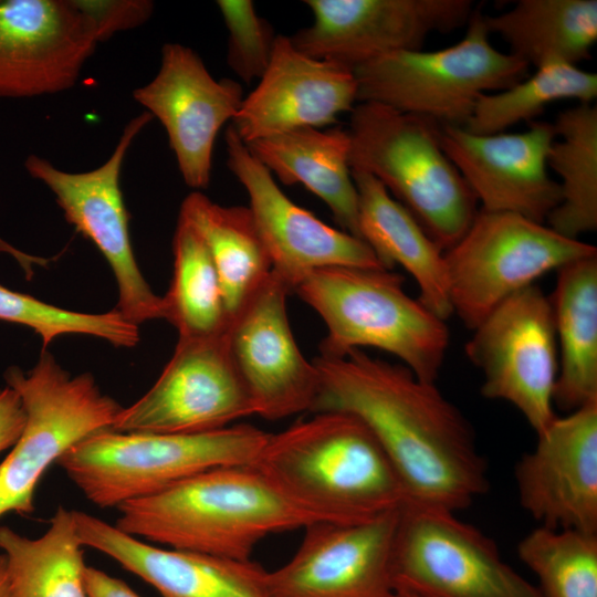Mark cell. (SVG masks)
<instances>
[{"instance_id": "obj_1", "label": "cell", "mask_w": 597, "mask_h": 597, "mask_svg": "<svg viewBox=\"0 0 597 597\" xmlns=\"http://www.w3.org/2000/svg\"><path fill=\"white\" fill-rule=\"evenodd\" d=\"M313 363L318 391L311 412L339 411L360 420L391 462L408 502L457 512L489 490L473 428L436 383L362 349L320 355Z\"/></svg>"}, {"instance_id": "obj_2", "label": "cell", "mask_w": 597, "mask_h": 597, "mask_svg": "<svg viewBox=\"0 0 597 597\" xmlns=\"http://www.w3.org/2000/svg\"><path fill=\"white\" fill-rule=\"evenodd\" d=\"M252 465L313 521L364 522L408 503L374 434L345 412H315L270 433Z\"/></svg>"}, {"instance_id": "obj_3", "label": "cell", "mask_w": 597, "mask_h": 597, "mask_svg": "<svg viewBox=\"0 0 597 597\" xmlns=\"http://www.w3.org/2000/svg\"><path fill=\"white\" fill-rule=\"evenodd\" d=\"M115 526L167 548L250 559L268 535L316 522L287 502L252 464L213 468L117 506Z\"/></svg>"}, {"instance_id": "obj_4", "label": "cell", "mask_w": 597, "mask_h": 597, "mask_svg": "<svg viewBox=\"0 0 597 597\" xmlns=\"http://www.w3.org/2000/svg\"><path fill=\"white\" fill-rule=\"evenodd\" d=\"M388 269L331 266L307 274L293 290L324 321L321 355L343 357L374 347L398 357L416 377L436 383L449 346L446 321L404 291Z\"/></svg>"}, {"instance_id": "obj_5", "label": "cell", "mask_w": 597, "mask_h": 597, "mask_svg": "<svg viewBox=\"0 0 597 597\" xmlns=\"http://www.w3.org/2000/svg\"><path fill=\"white\" fill-rule=\"evenodd\" d=\"M440 124L375 102L350 112L349 164L408 209L443 252L464 234L478 200L439 142Z\"/></svg>"}, {"instance_id": "obj_6", "label": "cell", "mask_w": 597, "mask_h": 597, "mask_svg": "<svg viewBox=\"0 0 597 597\" xmlns=\"http://www.w3.org/2000/svg\"><path fill=\"white\" fill-rule=\"evenodd\" d=\"M269 436L250 425L190 434L105 429L56 463L92 504L117 507L213 468L252 464Z\"/></svg>"}, {"instance_id": "obj_7", "label": "cell", "mask_w": 597, "mask_h": 597, "mask_svg": "<svg viewBox=\"0 0 597 597\" xmlns=\"http://www.w3.org/2000/svg\"><path fill=\"white\" fill-rule=\"evenodd\" d=\"M483 14L473 10L465 35L453 45L397 51L356 66L357 101L462 127L481 95L512 86L530 67L492 45Z\"/></svg>"}, {"instance_id": "obj_8", "label": "cell", "mask_w": 597, "mask_h": 597, "mask_svg": "<svg viewBox=\"0 0 597 597\" xmlns=\"http://www.w3.org/2000/svg\"><path fill=\"white\" fill-rule=\"evenodd\" d=\"M25 411V425L0 463V517L34 512V491L45 470L83 439L112 429L123 407L101 391L91 374L72 377L43 349L24 373L4 374Z\"/></svg>"}, {"instance_id": "obj_9", "label": "cell", "mask_w": 597, "mask_h": 597, "mask_svg": "<svg viewBox=\"0 0 597 597\" xmlns=\"http://www.w3.org/2000/svg\"><path fill=\"white\" fill-rule=\"evenodd\" d=\"M597 254L593 244L506 211L478 210L444 252L453 313L474 329L516 292L551 271Z\"/></svg>"}, {"instance_id": "obj_10", "label": "cell", "mask_w": 597, "mask_h": 597, "mask_svg": "<svg viewBox=\"0 0 597 597\" xmlns=\"http://www.w3.org/2000/svg\"><path fill=\"white\" fill-rule=\"evenodd\" d=\"M392 585L411 597H543L480 530L455 512L412 502L398 515Z\"/></svg>"}, {"instance_id": "obj_11", "label": "cell", "mask_w": 597, "mask_h": 597, "mask_svg": "<svg viewBox=\"0 0 597 597\" xmlns=\"http://www.w3.org/2000/svg\"><path fill=\"white\" fill-rule=\"evenodd\" d=\"M151 119L148 112L130 119L109 158L90 171H64L36 155H29L24 161L29 175L53 192L66 221L104 255L117 282L115 310L137 326L164 318L165 305L163 297L151 291L134 256L121 171L134 139Z\"/></svg>"}, {"instance_id": "obj_12", "label": "cell", "mask_w": 597, "mask_h": 597, "mask_svg": "<svg viewBox=\"0 0 597 597\" xmlns=\"http://www.w3.org/2000/svg\"><path fill=\"white\" fill-rule=\"evenodd\" d=\"M465 344L481 370V394L516 407L536 434L557 417L554 388L558 353L551 298L530 285L501 303Z\"/></svg>"}, {"instance_id": "obj_13", "label": "cell", "mask_w": 597, "mask_h": 597, "mask_svg": "<svg viewBox=\"0 0 597 597\" xmlns=\"http://www.w3.org/2000/svg\"><path fill=\"white\" fill-rule=\"evenodd\" d=\"M255 415L250 396L231 362L226 332L179 338L151 388L118 413L122 432L203 433Z\"/></svg>"}, {"instance_id": "obj_14", "label": "cell", "mask_w": 597, "mask_h": 597, "mask_svg": "<svg viewBox=\"0 0 597 597\" xmlns=\"http://www.w3.org/2000/svg\"><path fill=\"white\" fill-rule=\"evenodd\" d=\"M311 25L290 36L305 55L353 70L397 51L422 49L434 32L468 24L471 0H305Z\"/></svg>"}, {"instance_id": "obj_15", "label": "cell", "mask_w": 597, "mask_h": 597, "mask_svg": "<svg viewBox=\"0 0 597 597\" xmlns=\"http://www.w3.org/2000/svg\"><path fill=\"white\" fill-rule=\"evenodd\" d=\"M291 287L273 271L230 320L231 362L252 401L268 420L312 410L318 373L293 336L286 313Z\"/></svg>"}, {"instance_id": "obj_16", "label": "cell", "mask_w": 597, "mask_h": 597, "mask_svg": "<svg viewBox=\"0 0 597 597\" xmlns=\"http://www.w3.org/2000/svg\"><path fill=\"white\" fill-rule=\"evenodd\" d=\"M102 41L84 0H0V98L71 88Z\"/></svg>"}, {"instance_id": "obj_17", "label": "cell", "mask_w": 597, "mask_h": 597, "mask_svg": "<svg viewBox=\"0 0 597 597\" xmlns=\"http://www.w3.org/2000/svg\"><path fill=\"white\" fill-rule=\"evenodd\" d=\"M224 142L227 165L248 192L249 208L268 250L272 271L292 293L307 274L318 269H387L362 239L324 223L294 203L232 125L226 130Z\"/></svg>"}, {"instance_id": "obj_18", "label": "cell", "mask_w": 597, "mask_h": 597, "mask_svg": "<svg viewBox=\"0 0 597 597\" xmlns=\"http://www.w3.org/2000/svg\"><path fill=\"white\" fill-rule=\"evenodd\" d=\"M133 96L166 129L185 184L195 191L207 188L217 135L238 114L242 86L216 80L192 49L166 43L157 74Z\"/></svg>"}, {"instance_id": "obj_19", "label": "cell", "mask_w": 597, "mask_h": 597, "mask_svg": "<svg viewBox=\"0 0 597 597\" xmlns=\"http://www.w3.org/2000/svg\"><path fill=\"white\" fill-rule=\"evenodd\" d=\"M399 510L376 519L316 521L291 559L266 580L272 597H390Z\"/></svg>"}, {"instance_id": "obj_20", "label": "cell", "mask_w": 597, "mask_h": 597, "mask_svg": "<svg viewBox=\"0 0 597 597\" xmlns=\"http://www.w3.org/2000/svg\"><path fill=\"white\" fill-rule=\"evenodd\" d=\"M527 125L522 133L491 135L441 125L439 142L481 209L513 212L544 223L562 199L546 163L556 135L552 123L532 121Z\"/></svg>"}, {"instance_id": "obj_21", "label": "cell", "mask_w": 597, "mask_h": 597, "mask_svg": "<svg viewBox=\"0 0 597 597\" xmlns=\"http://www.w3.org/2000/svg\"><path fill=\"white\" fill-rule=\"evenodd\" d=\"M514 474L521 506L541 526L597 533V399L556 417Z\"/></svg>"}, {"instance_id": "obj_22", "label": "cell", "mask_w": 597, "mask_h": 597, "mask_svg": "<svg viewBox=\"0 0 597 597\" xmlns=\"http://www.w3.org/2000/svg\"><path fill=\"white\" fill-rule=\"evenodd\" d=\"M354 70L300 52L277 34L268 69L243 98L232 127L244 144L304 127L332 125L357 101Z\"/></svg>"}, {"instance_id": "obj_23", "label": "cell", "mask_w": 597, "mask_h": 597, "mask_svg": "<svg viewBox=\"0 0 597 597\" xmlns=\"http://www.w3.org/2000/svg\"><path fill=\"white\" fill-rule=\"evenodd\" d=\"M81 544L116 561L161 597H272L265 570L251 559H232L158 547L115 525L73 511Z\"/></svg>"}, {"instance_id": "obj_24", "label": "cell", "mask_w": 597, "mask_h": 597, "mask_svg": "<svg viewBox=\"0 0 597 597\" xmlns=\"http://www.w3.org/2000/svg\"><path fill=\"white\" fill-rule=\"evenodd\" d=\"M357 190L359 238L389 270L395 264L418 284L419 301L446 321L453 314L444 252L385 186L370 174L352 169Z\"/></svg>"}, {"instance_id": "obj_25", "label": "cell", "mask_w": 597, "mask_h": 597, "mask_svg": "<svg viewBox=\"0 0 597 597\" xmlns=\"http://www.w3.org/2000/svg\"><path fill=\"white\" fill-rule=\"evenodd\" d=\"M245 145L282 184L303 185L328 206L344 231L359 238L347 129L304 127Z\"/></svg>"}, {"instance_id": "obj_26", "label": "cell", "mask_w": 597, "mask_h": 597, "mask_svg": "<svg viewBox=\"0 0 597 597\" xmlns=\"http://www.w3.org/2000/svg\"><path fill=\"white\" fill-rule=\"evenodd\" d=\"M557 272L549 297L559 353L553 400L573 411L597 399V254Z\"/></svg>"}, {"instance_id": "obj_27", "label": "cell", "mask_w": 597, "mask_h": 597, "mask_svg": "<svg viewBox=\"0 0 597 597\" xmlns=\"http://www.w3.org/2000/svg\"><path fill=\"white\" fill-rule=\"evenodd\" d=\"M483 20L510 54L536 69L551 62L576 65L589 59L597 40L596 0H519Z\"/></svg>"}, {"instance_id": "obj_28", "label": "cell", "mask_w": 597, "mask_h": 597, "mask_svg": "<svg viewBox=\"0 0 597 597\" xmlns=\"http://www.w3.org/2000/svg\"><path fill=\"white\" fill-rule=\"evenodd\" d=\"M179 218L210 253L230 321L272 271L252 212L249 207L221 206L193 190L184 199Z\"/></svg>"}, {"instance_id": "obj_29", "label": "cell", "mask_w": 597, "mask_h": 597, "mask_svg": "<svg viewBox=\"0 0 597 597\" xmlns=\"http://www.w3.org/2000/svg\"><path fill=\"white\" fill-rule=\"evenodd\" d=\"M82 547L73 511L62 505L36 538L1 525L10 597H86Z\"/></svg>"}, {"instance_id": "obj_30", "label": "cell", "mask_w": 597, "mask_h": 597, "mask_svg": "<svg viewBox=\"0 0 597 597\" xmlns=\"http://www.w3.org/2000/svg\"><path fill=\"white\" fill-rule=\"evenodd\" d=\"M558 139L547 154V167L561 178L562 199L547 226L570 238L597 229V108L578 103L558 113L553 124Z\"/></svg>"}, {"instance_id": "obj_31", "label": "cell", "mask_w": 597, "mask_h": 597, "mask_svg": "<svg viewBox=\"0 0 597 597\" xmlns=\"http://www.w3.org/2000/svg\"><path fill=\"white\" fill-rule=\"evenodd\" d=\"M172 251V279L163 297L164 318L177 328L179 338L223 334L230 321L216 268L203 240L181 218H178Z\"/></svg>"}, {"instance_id": "obj_32", "label": "cell", "mask_w": 597, "mask_h": 597, "mask_svg": "<svg viewBox=\"0 0 597 597\" xmlns=\"http://www.w3.org/2000/svg\"><path fill=\"white\" fill-rule=\"evenodd\" d=\"M596 96V73L551 62L505 90L481 95L462 127L476 135L504 133L517 123L532 122L551 103H591Z\"/></svg>"}, {"instance_id": "obj_33", "label": "cell", "mask_w": 597, "mask_h": 597, "mask_svg": "<svg viewBox=\"0 0 597 597\" xmlns=\"http://www.w3.org/2000/svg\"><path fill=\"white\" fill-rule=\"evenodd\" d=\"M543 597H597V533L538 526L517 546Z\"/></svg>"}, {"instance_id": "obj_34", "label": "cell", "mask_w": 597, "mask_h": 597, "mask_svg": "<svg viewBox=\"0 0 597 597\" xmlns=\"http://www.w3.org/2000/svg\"><path fill=\"white\" fill-rule=\"evenodd\" d=\"M0 320L32 328L41 337L43 349L65 334L95 336L117 347H133L139 342L138 326L126 321L115 308L102 314L74 312L2 285Z\"/></svg>"}, {"instance_id": "obj_35", "label": "cell", "mask_w": 597, "mask_h": 597, "mask_svg": "<svg viewBox=\"0 0 597 597\" xmlns=\"http://www.w3.org/2000/svg\"><path fill=\"white\" fill-rule=\"evenodd\" d=\"M228 31L227 63L244 83L260 80L270 63L276 35L250 0L217 1Z\"/></svg>"}, {"instance_id": "obj_36", "label": "cell", "mask_w": 597, "mask_h": 597, "mask_svg": "<svg viewBox=\"0 0 597 597\" xmlns=\"http://www.w3.org/2000/svg\"><path fill=\"white\" fill-rule=\"evenodd\" d=\"M85 1L102 39L107 40L118 31L133 29L150 17L154 4L145 0Z\"/></svg>"}, {"instance_id": "obj_37", "label": "cell", "mask_w": 597, "mask_h": 597, "mask_svg": "<svg viewBox=\"0 0 597 597\" xmlns=\"http://www.w3.org/2000/svg\"><path fill=\"white\" fill-rule=\"evenodd\" d=\"M25 411L19 394L7 386L0 390V452L13 447L25 425Z\"/></svg>"}, {"instance_id": "obj_38", "label": "cell", "mask_w": 597, "mask_h": 597, "mask_svg": "<svg viewBox=\"0 0 597 597\" xmlns=\"http://www.w3.org/2000/svg\"><path fill=\"white\" fill-rule=\"evenodd\" d=\"M84 588L86 597H139L124 580L87 565Z\"/></svg>"}, {"instance_id": "obj_39", "label": "cell", "mask_w": 597, "mask_h": 597, "mask_svg": "<svg viewBox=\"0 0 597 597\" xmlns=\"http://www.w3.org/2000/svg\"><path fill=\"white\" fill-rule=\"evenodd\" d=\"M0 253H7L14 258L17 262L21 265L27 277H31L33 274V266L34 265H45L48 263L46 259H42L35 255H30L28 253H24L18 249H15L13 245L9 244L8 242L0 239Z\"/></svg>"}, {"instance_id": "obj_40", "label": "cell", "mask_w": 597, "mask_h": 597, "mask_svg": "<svg viewBox=\"0 0 597 597\" xmlns=\"http://www.w3.org/2000/svg\"><path fill=\"white\" fill-rule=\"evenodd\" d=\"M0 597H10L7 579V562L3 554H0Z\"/></svg>"}, {"instance_id": "obj_41", "label": "cell", "mask_w": 597, "mask_h": 597, "mask_svg": "<svg viewBox=\"0 0 597 597\" xmlns=\"http://www.w3.org/2000/svg\"><path fill=\"white\" fill-rule=\"evenodd\" d=\"M390 597H411L402 593L394 591Z\"/></svg>"}]
</instances>
